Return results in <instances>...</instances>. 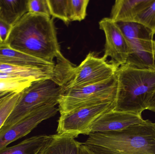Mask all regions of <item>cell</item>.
I'll return each mask as SVG.
<instances>
[{"instance_id":"obj_1","label":"cell","mask_w":155,"mask_h":154,"mask_svg":"<svg viewBox=\"0 0 155 154\" xmlns=\"http://www.w3.org/2000/svg\"><path fill=\"white\" fill-rule=\"evenodd\" d=\"M4 43L55 66L70 62L61 52L53 19L45 15L25 14L12 27Z\"/></svg>"},{"instance_id":"obj_2","label":"cell","mask_w":155,"mask_h":154,"mask_svg":"<svg viewBox=\"0 0 155 154\" xmlns=\"http://www.w3.org/2000/svg\"><path fill=\"white\" fill-rule=\"evenodd\" d=\"M83 144L94 154H155V123L147 119L119 131L92 133Z\"/></svg>"},{"instance_id":"obj_3","label":"cell","mask_w":155,"mask_h":154,"mask_svg":"<svg viewBox=\"0 0 155 154\" xmlns=\"http://www.w3.org/2000/svg\"><path fill=\"white\" fill-rule=\"evenodd\" d=\"M116 76L114 110L142 115L155 92V69H144L125 64L119 66Z\"/></svg>"},{"instance_id":"obj_4","label":"cell","mask_w":155,"mask_h":154,"mask_svg":"<svg viewBox=\"0 0 155 154\" xmlns=\"http://www.w3.org/2000/svg\"><path fill=\"white\" fill-rule=\"evenodd\" d=\"M64 90V87L52 79L33 81L21 92L17 103L2 127L12 125L42 107L58 105V100Z\"/></svg>"},{"instance_id":"obj_5","label":"cell","mask_w":155,"mask_h":154,"mask_svg":"<svg viewBox=\"0 0 155 154\" xmlns=\"http://www.w3.org/2000/svg\"><path fill=\"white\" fill-rule=\"evenodd\" d=\"M117 80L115 75L97 84L64 90L58 100L61 115L78 108L115 102Z\"/></svg>"},{"instance_id":"obj_6","label":"cell","mask_w":155,"mask_h":154,"mask_svg":"<svg viewBox=\"0 0 155 154\" xmlns=\"http://www.w3.org/2000/svg\"><path fill=\"white\" fill-rule=\"evenodd\" d=\"M119 66L107 62L104 57L98 58L89 52L78 67H73L70 80L64 90L97 84L107 80L115 75Z\"/></svg>"},{"instance_id":"obj_7","label":"cell","mask_w":155,"mask_h":154,"mask_svg":"<svg viewBox=\"0 0 155 154\" xmlns=\"http://www.w3.org/2000/svg\"><path fill=\"white\" fill-rule=\"evenodd\" d=\"M115 102H107L78 108L61 115L58 120L57 134L77 137L88 135L91 124L103 114L115 108Z\"/></svg>"},{"instance_id":"obj_8","label":"cell","mask_w":155,"mask_h":154,"mask_svg":"<svg viewBox=\"0 0 155 154\" xmlns=\"http://www.w3.org/2000/svg\"><path fill=\"white\" fill-rule=\"evenodd\" d=\"M58 111L55 105H46L33 111L12 125L2 127L0 129V151L31 133L40 123L53 117Z\"/></svg>"},{"instance_id":"obj_9","label":"cell","mask_w":155,"mask_h":154,"mask_svg":"<svg viewBox=\"0 0 155 154\" xmlns=\"http://www.w3.org/2000/svg\"><path fill=\"white\" fill-rule=\"evenodd\" d=\"M99 28L105 36L104 55V58H111L109 62L118 66L126 63L129 46L124 35L117 23L110 18H104L99 22Z\"/></svg>"},{"instance_id":"obj_10","label":"cell","mask_w":155,"mask_h":154,"mask_svg":"<svg viewBox=\"0 0 155 154\" xmlns=\"http://www.w3.org/2000/svg\"><path fill=\"white\" fill-rule=\"evenodd\" d=\"M144 121L141 114L114 109L103 114L91 124L88 135L92 133L123 130Z\"/></svg>"},{"instance_id":"obj_11","label":"cell","mask_w":155,"mask_h":154,"mask_svg":"<svg viewBox=\"0 0 155 154\" xmlns=\"http://www.w3.org/2000/svg\"><path fill=\"white\" fill-rule=\"evenodd\" d=\"M127 40L129 54L126 64L138 68L155 69V40L139 39Z\"/></svg>"},{"instance_id":"obj_12","label":"cell","mask_w":155,"mask_h":154,"mask_svg":"<svg viewBox=\"0 0 155 154\" xmlns=\"http://www.w3.org/2000/svg\"><path fill=\"white\" fill-rule=\"evenodd\" d=\"M0 63L18 67L55 70V65L32 57L0 43Z\"/></svg>"},{"instance_id":"obj_13","label":"cell","mask_w":155,"mask_h":154,"mask_svg":"<svg viewBox=\"0 0 155 154\" xmlns=\"http://www.w3.org/2000/svg\"><path fill=\"white\" fill-rule=\"evenodd\" d=\"M152 0H117L112 7L111 18L118 22H134L137 15Z\"/></svg>"},{"instance_id":"obj_14","label":"cell","mask_w":155,"mask_h":154,"mask_svg":"<svg viewBox=\"0 0 155 154\" xmlns=\"http://www.w3.org/2000/svg\"><path fill=\"white\" fill-rule=\"evenodd\" d=\"M54 137V135L32 137L1 150L0 154H43Z\"/></svg>"},{"instance_id":"obj_15","label":"cell","mask_w":155,"mask_h":154,"mask_svg":"<svg viewBox=\"0 0 155 154\" xmlns=\"http://www.w3.org/2000/svg\"><path fill=\"white\" fill-rule=\"evenodd\" d=\"M28 0H0V20L13 27L28 12Z\"/></svg>"},{"instance_id":"obj_16","label":"cell","mask_w":155,"mask_h":154,"mask_svg":"<svg viewBox=\"0 0 155 154\" xmlns=\"http://www.w3.org/2000/svg\"><path fill=\"white\" fill-rule=\"evenodd\" d=\"M0 72L13 74L33 81L46 79L54 81L56 77L55 70L18 67L2 63H0Z\"/></svg>"},{"instance_id":"obj_17","label":"cell","mask_w":155,"mask_h":154,"mask_svg":"<svg viewBox=\"0 0 155 154\" xmlns=\"http://www.w3.org/2000/svg\"><path fill=\"white\" fill-rule=\"evenodd\" d=\"M69 135H54L43 154H79L81 143Z\"/></svg>"},{"instance_id":"obj_18","label":"cell","mask_w":155,"mask_h":154,"mask_svg":"<svg viewBox=\"0 0 155 154\" xmlns=\"http://www.w3.org/2000/svg\"><path fill=\"white\" fill-rule=\"evenodd\" d=\"M117 24L127 40L139 39H153L154 33L139 23L118 22Z\"/></svg>"},{"instance_id":"obj_19","label":"cell","mask_w":155,"mask_h":154,"mask_svg":"<svg viewBox=\"0 0 155 154\" xmlns=\"http://www.w3.org/2000/svg\"><path fill=\"white\" fill-rule=\"evenodd\" d=\"M89 0H67V14L70 22L81 21L85 18Z\"/></svg>"},{"instance_id":"obj_20","label":"cell","mask_w":155,"mask_h":154,"mask_svg":"<svg viewBox=\"0 0 155 154\" xmlns=\"http://www.w3.org/2000/svg\"><path fill=\"white\" fill-rule=\"evenodd\" d=\"M33 80L28 79H0V92L21 93L28 87Z\"/></svg>"},{"instance_id":"obj_21","label":"cell","mask_w":155,"mask_h":154,"mask_svg":"<svg viewBox=\"0 0 155 154\" xmlns=\"http://www.w3.org/2000/svg\"><path fill=\"white\" fill-rule=\"evenodd\" d=\"M134 22L144 25L155 33V0H152L150 3L137 15Z\"/></svg>"},{"instance_id":"obj_22","label":"cell","mask_w":155,"mask_h":154,"mask_svg":"<svg viewBox=\"0 0 155 154\" xmlns=\"http://www.w3.org/2000/svg\"><path fill=\"white\" fill-rule=\"evenodd\" d=\"M51 15L66 24L69 23L67 14V0H47Z\"/></svg>"},{"instance_id":"obj_23","label":"cell","mask_w":155,"mask_h":154,"mask_svg":"<svg viewBox=\"0 0 155 154\" xmlns=\"http://www.w3.org/2000/svg\"><path fill=\"white\" fill-rule=\"evenodd\" d=\"M21 93H14L0 104V129L15 106Z\"/></svg>"},{"instance_id":"obj_24","label":"cell","mask_w":155,"mask_h":154,"mask_svg":"<svg viewBox=\"0 0 155 154\" xmlns=\"http://www.w3.org/2000/svg\"><path fill=\"white\" fill-rule=\"evenodd\" d=\"M28 12L42 14L51 18L47 0H28Z\"/></svg>"},{"instance_id":"obj_25","label":"cell","mask_w":155,"mask_h":154,"mask_svg":"<svg viewBox=\"0 0 155 154\" xmlns=\"http://www.w3.org/2000/svg\"><path fill=\"white\" fill-rule=\"evenodd\" d=\"M12 27L0 20V43H5L9 37Z\"/></svg>"},{"instance_id":"obj_26","label":"cell","mask_w":155,"mask_h":154,"mask_svg":"<svg viewBox=\"0 0 155 154\" xmlns=\"http://www.w3.org/2000/svg\"><path fill=\"white\" fill-rule=\"evenodd\" d=\"M147 109L155 112V92L149 100Z\"/></svg>"},{"instance_id":"obj_27","label":"cell","mask_w":155,"mask_h":154,"mask_svg":"<svg viewBox=\"0 0 155 154\" xmlns=\"http://www.w3.org/2000/svg\"><path fill=\"white\" fill-rule=\"evenodd\" d=\"M79 154H94L84 145L81 143L79 148Z\"/></svg>"},{"instance_id":"obj_28","label":"cell","mask_w":155,"mask_h":154,"mask_svg":"<svg viewBox=\"0 0 155 154\" xmlns=\"http://www.w3.org/2000/svg\"><path fill=\"white\" fill-rule=\"evenodd\" d=\"M14 93H15V92H8V91L0 92V104L2 103L5 99H6L10 95Z\"/></svg>"},{"instance_id":"obj_29","label":"cell","mask_w":155,"mask_h":154,"mask_svg":"<svg viewBox=\"0 0 155 154\" xmlns=\"http://www.w3.org/2000/svg\"><path fill=\"white\" fill-rule=\"evenodd\" d=\"M154 34H155V33H154Z\"/></svg>"}]
</instances>
